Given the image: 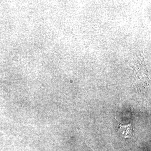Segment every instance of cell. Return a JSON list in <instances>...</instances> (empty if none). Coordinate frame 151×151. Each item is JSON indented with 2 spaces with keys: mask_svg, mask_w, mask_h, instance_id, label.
<instances>
[{
  "mask_svg": "<svg viewBox=\"0 0 151 151\" xmlns=\"http://www.w3.org/2000/svg\"><path fill=\"white\" fill-rule=\"evenodd\" d=\"M115 119L117 122V132L123 137L130 138L134 136V132L133 124H130L128 125H122L117 119Z\"/></svg>",
  "mask_w": 151,
  "mask_h": 151,
  "instance_id": "1",
  "label": "cell"
},
{
  "mask_svg": "<svg viewBox=\"0 0 151 151\" xmlns=\"http://www.w3.org/2000/svg\"></svg>",
  "mask_w": 151,
  "mask_h": 151,
  "instance_id": "2",
  "label": "cell"
}]
</instances>
